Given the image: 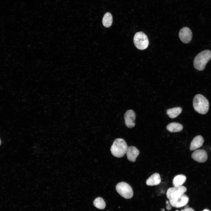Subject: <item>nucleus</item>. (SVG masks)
I'll return each instance as SVG.
<instances>
[{
    "label": "nucleus",
    "instance_id": "1",
    "mask_svg": "<svg viewBox=\"0 0 211 211\" xmlns=\"http://www.w3.org/2000/svg\"><path fill=\"white\" fill-rule=\"evenodd\" d=\"M211 59V51L208 50H204L199 53L194 58V67L198 70L202 71Z\"/></svg>",
    "mask_w": 211,
    "mask_h": 211
},
{
    "label": "nucleus",
    "instance_id": "2",
    "mask_svg": "<svg viewBox=\"0 0 211 211\" xmlns=\"http://www.w3.org/2000/svg\"><path fill=\"white\" fill-rule=\"evenodd\" d=\"M193 106L195 111L200 114H205L208 111L209 103L205 97L201 94H198L194 97Z\"/></svg>",
    "mask_w": 211,
    "mask_h": 211
},
{
    "label": "nucleus",
    "instance_id": "3",
    "mask_svg": "<svg viewBox=\"0 0 211 211\" xmlns=\"http://www.w3.org/2000/svg\"><path fill=\"white\" fill-rule=\"evenodd\" d=\"M127 144L125 140L121 138L116 139L111 146L110 151L114 156L120 158L126 153L127 148Z\"/></svg>",
    "mask_w": 211,
    "mask_h": 211
},
{
    "label": "nucleus",
    "instance_id": "4",
    "mask_svg": "<svg viewBox=\"0 0 211 211\" xmlns=\"http://www.w3.org/2000/svg\"><path fill=\"white\" fill-rule=\"evenodd\" d=\"M133 42L135 47L140 50L145 49L149 44L147 36L142 32H139L135 34L134 37Z\"/></svg>",
    "mask_w": 211,
    "mask_h": 211
},
{
    "label": "nucleus",
    "instance_id": "5",
    "mask_svg": "<svg viewBox=\"0 0 211 211\" xmlns=\"http://www.w3.org/2000/svg\"><path fill=\"white\" fill-rule=\"evenodd\" d=\"M117 192L125 198L128 199L132 198L133 192L131 186L125 182L118 183L116 186Z\"/></svg>",
    "mask_w": 211,
    "mask_h": 211
},
{
    "label": "nucleus",
    "instance_id": "6",
    "mask_svg": "<svg viewBox=\"0 0 211 211\" xmlns=\"http://www.w3.org/2000/svg\"><path fill=\"white\" fill-rule=\"evenodd\" d=\"M186 190V188L183 186L171 187L167 191L166 197L169 200L173 199L184 193Z\"/></svg>",
    "mask_w": 211,
    "mask_h": 211
},
{
    "label": "nucleus",
    "instance_id": "7",
    "mask_svg": "<svg viewBox=\"0 0 211 211\" xmlns=\"http://www.w3.org/2000/svg\"><path fill=\"white\" fill-rule=\"evenodd\" d=\"M188 197L184 193L175 198L169 200L171 206L176 208H180L185 206L188 203Z\"/></svg>",
    "mask_w": 211,
    "mask_h": 211
},
{
    "label": "nucleus",
    "instance_id": "8",
    "mask_svg": "<svg viewBox=\"0 0 211 211\" xmlns=\"http://www.w3.org/2000/svg\"><path fill=\"white\" fill-rule=\"evenodd\" d=\"M135 118L136 115L133 110H127L124 115L125 122L126 126L129 128L134 127L135 124Z\"/></svg>",
    "mask_w": 211,
    "mask_h": 211
},
{
    "label": "nucleus",
    "instance_id": "9",
    "mask_svg": "<svg viewBox=\"0 0 211 211\" xmlns=\"http://www.w3.org/2000/svg\"><path fill=\"white\" fill-rule=\"evenodd\" d=\"M179 36L182 42L185 43H187L192 40V33L189 28L184 27L182 28L180 30Z\"/></svg>",
    "mask_w": 211,
    "mask_h": 211
},
{
    "label": "nucleus",
    "instance_id": "10",
    "mask_svg": "<svg viewBox=\"0 0 211 211\" xmlns=\"http://www.w3.org/2000/svg\"><path fill=\"white\" fill-rule=\"evenodd\" d=\"M191 157L198 162L203 163L207 160L208 155L205 150L200 149L195 150L192 154Z\"/></svg>",
    "mask_w": 211,
    "mask_h": 211
},
{
    "label": "nucleus",
    "instance_id": "11",
    "mask_svg": "<svg viewBox=\"0 0 211 211\" xmlns=\"http://www.w3.org/2000/svg\"><path fill=\"white\" fill-rule=\"evenodd\" d=\"M139 153V151L135 147L130 146L127 147L126 154L128 159L134 162Z\"/></svg>",
    "mask_w": 211,
    "mask_h": 211
},
{
    "label": "nucleus",
    "instance_id": "12",
    "mask_svg": "<svg viewBox=\"0 0 211 211\" xmlns=\"http://www.w3.org/2000/svg\"><path fill=\"white\" fill-rule=\"evenodd\" d=\"M204 142V139L202 136H196L190 143V149L191 151L196 150L202 146Z\"/></svg>",
    "mask_w": 211,
    "mask_h": 211
},
{
    "label": "nucleus",
    "instance_id": "13",
    "mask_svg": "<svg viewBox=\"0 0 211 211\" xmlns=\"http://www.w3.org/2000/svg\"><path fill=\"white\" fill-rule=\"evenodd\" d=\"M161 181L160 175L158 173H155L146 180V184L149 186H156L159 184Z\"/></svg>",
    "mask_w": 211,
    "mask_h": 211
},
{
    "label": "nucleus",
    "instance_id": "14",
    "mask_svg": "<svg viewBox=\"0 0 211 211\" xmlns=\"http://www.w3.org/2000/svg\"><path fill=\"white\" fill-rule=\"evenodd\" d=\"M183 128V126L181 124L176 122H171L166 126L167 130L171 132H180L182 130Z\"/></svg>",
    "mask_w": 211,
    "mask_h": 211
},
{
    "label": "nucleus",
    "instance_id": "15",
    "mask_svg": "<svg viewBox=\"0 0 211 211\" xmlns=\"http://www.w3.org/2000/svg\"><path fill=\"white\" fill-rule=\"evenodd\" d=\"M182 111V109L181 107H176L167 109L166 113L169 118H174L177 117Z\"/></svg>",
    "mask_w": 211,
    "mask_h": 211
},
{
    "label": "nucleus",
    "instance_id": "16",
    "mask_svg": "<svg viewBox=\"0 0 211 211\" xmlns=\"http://www.w3.org/2000/svg\"><path fill=\"white\" fill-rule=\"evenodd\" d=\"M186 176L183 175H177L173 178V184L175 187L182 186L186 182Z\"/></svg>",
    "mask_w": 211,
    "mask_h": 211
},
{
    "label": "nucleus",
    "instance_id": "17",
    "mask_svg": "<svg viewBox=\"0 0 211 211\" xmlns=\"http://www.w3.org/2000/svg\"><path fill=\"white\" fill-rule=\"evenodd\" d=\"M102 22L105 27L108 28L110 27L113 22V17L111 14L109 12L106 13L103 16Z\"/></svg>",
    "mask_w": 211,
    "mask_h": 211
},
{
    "label": "nucleus",
    "instance_id": "18",
    "mask_svg": "<svg viewBox=\"0 0 211 211\" xmlns=\"http://www.w3.org/2000/svg\"><path fill=\"white\" fill-rule=\"evenodd\" d=\"M94 205L99 209H103L106 207V203L104 200L101 197L96 198L93 202Z\"/></svg>",
    "mask_w": 211,
    "mask_h": 211
},
{
    "label": "nucleus",
    "instance_id": "19",
    "mask_svg": "<svg viewBox=\"0 0 211 211\" xmlns=\"http://www.w3.org/2000/svg\"><path fill=\"white\" fill-rule=\"evenodd\" d=\"M181 211H195V210L192 208L187 207L185 208L184 209L181 210Z\"/></svg>",
    "mask_w": 211,
    "mask_h": 211
},
{
    "label": "nucleus",
    "instance_id": "20",
    "mask_svg": "<svg viewBox=\"0 0 211 211\" xmlns=\"http://www.w3.org/2000/svg\"><path fill=\"white\" fill-rule=\"evenodd\" d=\"M171 205L170 204H169V203L167 204V205L166 207V208L167 210H169L171 209Z\"/></svg>",
    "mask_w": 211,
    "mask_h": 211
},
{
    "label": "nucleus",
    "instance_id": "21",
    "mask_svg": "<svg viewBox=\"0 0 211 211\" xmlns=\"http://www.w3.org/2000/svg\"><path fill=\"white\" fill-rule=\"evenodd\" d=\"M203 211H210V210L207 209H205Z\"/></svg>",
    "mask_w": 211,
    "mask_h": 211
},
{
    "label": "nucleus",
    "instance_id": "22",
    "mask_svg": "<svg viewBox=\"0 0 211 211\" xmlns=\"http://www.w3.org/2000/svg\"><path fill=\"white\" fill-rule=\"evenodd\" d=\"M166 204H169V201L167 200L166 201Z\"/></svg>",
    "mask_w": 211,
    "mask_h": 211
},
{
    "label": "nucleus",
    "instance_id": "23",
    "mask_svg": "<svg viewBox=\"0 0 211 211\" xmlns=\"http://www.w3.org/2000/svg\"><path fill=\"white\" fill-rule=\"evenodd\" d=\"M165 211V210H164V209H162V210H161V211Z\"/></svg>",
    "mask_w": 211,
    "mask_h": 211
},
{
    "label": "nucleus",
    "instance_id": "24",
    "mask_svg": "<svg viewBox=\"0 0 211 211\" xmlns=\"http://www.w3.org/2000/svg\"><path fill=\"white\" fill-rule=\"evenodd\" d=\"M1 140L0 139V145H1Z\"/></svg>",
    "mask_w": 211,
    "mask_h": 211
},
{
    "label": "nucleus",
    "instance_id": "25",
    "mask_svg": "<svg viewBox=\"0 0 211 211\" xmlns=\"http://www.w3.org/2000/svg\"><path fill=\"white\" fill-rule=\"evenodd\" d=\"M175 211H179L178 210H176Z\"/></svg>",
    "mask_w": 211,
    "mask_h": 211
}]
</instances>
